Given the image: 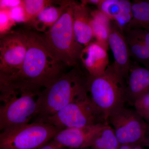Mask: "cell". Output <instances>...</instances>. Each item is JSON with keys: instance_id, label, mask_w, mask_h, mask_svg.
Returning a JSON list of instances; mask_svg holds the SVG:
<instances>
[{"instance_id": "d4e9b609", "label": "cell", "mask_w": 149, "mask_h": 149, "mask_svg": "<svg viewBox=\"0 0 149 149\" xmlns=\"http://www.w3.org/2000/svg\"><path fill=\"white\" fill-rule=\"evenodd\" d=\"M9 15L15 23H26V17L23 6L21 5L14 8L8 11Z\"/></svg>"}, {"instance_id": "8fae6325", "label": "cell", "mask_w": 149, "mask_h": 149, "mask_svg": "<svg viewBox=\"0 0 149 149\" xmlns=\"http://www.w3.org/2000/svg\"><path fill=\"white\" fill-rule=\"evenodd\" d=\"M108 44L114 57L113 63L126 83L132 61L130 50L124 33L112 21L111 24Z\"/></svg>"}, {"instance_id": "4fadbf2b", "label": "cell", "mask_w": 149, "mask_h": 149, "mask_svg": "<svg viewBox=\"0 0 149 149\" xmlns=\"http://www.w3.org/2000/svg\"><path fill=\"white\" fill-rule=\"evenodd\" d=\"M149 93V69L131 61L125 88L126 102L133 106L139 98Z\"/></svg>"}, {"instance_id": "d590c367", "label": "cell", "mask_w": 149, "mask_h": 149, "mask_svg": "<svg viewBox=\"0 0 149 149\" xmlns=\"http://www.w3.org/2000/svg\"></svg>"}, {"instance_id": "6da1fadb", "label": "cell", "mask_w": 149, "mask_h": 149, "mask_svg": "<svg viewBox=\"0 0 149 149\" xmlns=\"http://www.w3.org/2000/svg\"><path fill=\"white\" fill-rule=\"evenodd\" d=\"M27 50L21 68L15 74L22 89L40 92L63 74L65 65L57 60L45 42L42 33L24 32Z\"/></svg>"}, {"instance_id": "f546056e", "label": "cell", "mask_w": 149, "mask_h": 149, "mask_svg": "<svg viewBox=\"0 0 149 149\" xmlns=\"http://www.w3.org/2000/svg\"><path fill=\"white\" fill-rule=\"evenodd\" d=\"M132 146L127 144H120L118 149H131Z\"/></svg>"}, {"instance_id": "603a6c76", "label": "cell", "mask_w": 149, "mask_h": 149, "mask_svg": "<svg viewBox=\"0 0 149 149\" xmlns=\"http://www.w3.org/2000/svg\"><path fill=\"white\" fill-rule=\"evenodd\" d=\"M133 106L135 110L149 125V93L136 100Z\"/></svg>"}, {"instance_id": "44dd1931", "label": "cell", "mask_w": 149, "mask_h": 149, "mask_svg": "<svg viewBox=\"0 0 149 149\" xmlns=\"http://www.w3.org/2000/svg\"><path fill=\"white\" fill-rule=\"evenodd\" d=\"M20 89L21 86L15 74L0 70V101L14 95Z\"/></svg>"}, {"instance_id": "ffe728a7", "label": "cell", "mask_w": 149, "mask_h": 149, "mask_svg": "<svg viewBox=\"0 0 149 149\" xmlns=\"http://www.w3.org/2000/svg\"><path fill=\"white\" fill-rule=\"evenodd\" d=\"M119 143L111 127L106 124L93 141L91 149H118Z\"/></svg>"}, {"instance_id": "277c9868", "label": "cell", "mask_w": 149, "mask_h": 149, "mask_svg": "<svg viewBox=\"0 0 149 149\" xmlns=\"http://www.w3.org/2000/svg\"><path fill=\"white\" fill-rule=\"evenodd\" d=\"M72 1L60 18L50 29L42 33L46 45L60 62L68 67L79 65L84 47L78 42L73 30Z\"/></svg>"}, {"instance_id": "d6986e66", "label": "cell", "mask_w": 149, "mask_h": 149, "mask_svg": "<svg viewBox=\"0 0 149 149\" xmlns=\"http://www.w3.org/2000/svg\"><path fill=\"white\" fill-rule=\"evenodd\" d=\"M132 13L133 17L125 31L149 27V1H133Z\"/></svg>"}, {"instance_id": "83f0119b", "label": "cell", "mask_w": 149, "mask_h": 149, "mask_svg": "<svg viewBox=\"0 0 149 149\" xmlns=\"http://www.w3.org/2000/svg\"><path fill=\"white\" fill-rule=\"evenodd\" d=\"M141 28L143 29L144 41L149 51V27H144Z\"/></svg>"}, {"instance_id": "ac0fdd59", "label": "cell", "mask_w": 149, "mask_h": 149, "mask_svg": "<svg viewBox=\"0 0 149 149\" xmlns=\"http://www.w3.org/2000/svg\"><path fill=\"white\" fill-rule=\"evenodd\" d=\"M111 21L101 11L91 10V25L95 41L108 49V39Z\"/></svg>"}, {"instance_id": "8992f818", "label": "cell", "mask_w": 149, "mask_h": 149, "mask_svg": "<svg viewBox=\"0 0 149 149\" xmlns=\"http://www.w3.org/2000/svg\"><path fill=\"white\" fill-rule=\"evenodd\" d=\"M37 122L51 124L60 130L107 124L88 94L68 104L53 115Z\"/></svg>"}, {"instance_id": "52a82bcc", "label": "cell", "mask_w": 149, "mask_h": 149, "mask_svg": "<svg viewBox=\"0 0 149 149\" xmlns=\"http://www.w3.org/2000/svg\"><path fill=\"white\" fill-rule=\"evenodd\" d=\"M40 93L21 89L3 101L0 106V131L32 122L37 112Z\"/></svg>"}, {"instance_id": "5bb4252c", "label": "cell", "mask_w": 149, "mask_h": 149, "mask_svg": "<svg viewBox=\"0 0 149 149\" xmlns=\"http://www.w3.org/2000/svg\"><path fill=\"white\" fill-rule=\"evenodd\" d=\"M97 7L123 32L133 17L132 2L128 0H102Z\"/></svg>"}, {"instance_id": "4dcf8cb0", "label": "cell", "mask_w": 149, "mask_h": 149, "mask_svg": "<svg viewBox=\"0 0 149 149\" xmlns=\"http://www.w3.org/2000/svg\"><path fill=\"white\" fill-rule=\"evenodd\" d=\"M142 145H145L149 147V134H147L146 137L145 138Z\"/></svg>"}, {"instance_id": "836d02e7", "label": "cell", "mask_w": 149, "mask_h": 149, "mask_svg": "<svg viewBox=\"0 0 149 149\" xmlns=\"http://www.w3.org/2000/svg\"><path fill=\"white\" fill-rule=\"evenodd\" d=\"M80 149H91V148H84Z\"/></svg>"}, {"instance_id": "9c48e42d", "label": "cell", "mask_w": 149, "mask_h": 149, "mask_svg": "<svg viewBox=\"0 0 149 149\" xmlns=\"http://www.w3.org/2000/svg\"><path fill=\"white\" fill-rule=\"evenodd\" d=\"M27 50L24 32H10L0 39V70L15 74L21 68Z\"/></svg>"}, {"instance_id": "d6a6232c", "label": "cell", "mask_w": 149, "mask_h": 149, "mask_svg": "<svg viewBox=\"0 0 149 149\" xmlns=\"http://www.w3.org/2000/svg\"><path fill=\"white\" fill-rule=\"evenodd\" d=\"M149 134V125H148V134Z\"/></svg>"}, {"instance_id": "484cf974", "label": "cell", "mask_w": 149, "mask_h": 149, "mask_svg": "<svg viewBox=\"0 0 149 149\" xmlns=\"http://www.w3.org/2000/svg\"><path fill=\"white\" fill-rule=\"evenodd\" d=\"M22 0H0V11H8L21 5Z\"/></svg>"}, {"instance_id": "2e32d148", "label": "cell", "mask_w": 149, "mask_h": 149, "mask_svg": "<svg viewBox=\"0 0 149 149\" xmlns=\"http://www.w3.org/2000/svg\"><path fill=\"white\" fill-rule=\"evenodd\" d=\"M130 50L131 58L149 69V51L144 39L143 28H135L123 32Z\"/></svg>"}, {"instance_id": "30bf717a", "label": "cell", "mask_w": 149, "mask_h": 149, "mask_svg": "<svg viewBox=\"0 0 149 149\" xmlns=\"http://www.w3.org/2000/svg\"><path fill=\"white\" fill-rule=\"evenodd\" d=\"M106 124L63 129L57 133L52 140L63 148H90L93 141Z\"/></svg>"}, {"instance_id": "7a4b0ae2", "label": "cell", "mask_w": 149, "mask_h": 149, "mask_svg": "<svg viewBox=\"0 0 149 149\" xmlns=\"http://www.w3.org/2000/svg\"><path fill=\"white\" fill-rule=\"evenodd\" d=\"M88 76L79 65L64 72L50 86L42 90L38 95L37 112L32 122L50 117L68 104L88 95Z\"/></svg>"}, {"instance_id": "1f68e13d", "label": "cell", "mask_w": 149, "mask_h": 149, "mask_svg": "<svg viewBox=\"0 0 149 149\" xmlns=\"http://www.w3.org/2000/svg\"><path fill=\"white\" fill-rule=\"evenodd\" d=\"M140 145L132 146L131 149H143L142 147L139 146Z\"/></svg>"}, {"instance_id": "e575fe53", "label": "cell", "mask_w": 149, "mask_h": 149, "mask_svg": "<svg viewBox=\"0 0 149 149\" xmlns=\"http://www.w3.org/2000/svg\"><path fill=\"white\" fill-rule=\"evenodd\" d=\"M4 35H0V39H1V38Z\"/></svg>"}, {"instance_id": "ba28073f", "label": "cell", "mask_w": 149, "mask_h": 149, "mask_svg": "<svg viewBox=\"0 0 149 149\" xmlns=\"http://www.w3.org/2000/svg\"><path fill=\"white\" fill-rule=\"evenodd\" d=\"M107 123L112 128L120 145H141L148 134L147 123L134 109L125 106L111 113Z\"/></svg>"}, {"instance_id": "f1b7e54d", "label": "cell", "mask_w": 149, "mask_h": 149, "mask_svg": "<svg viewBox=\"0 0 149 149\" xmlns=\"http://www.w3.org/2000/svg\"><path fill=\"white\" fill-rule=\"evenodd\" d=\"M81 1L86 5L91 4L97 6L102 1V0H83V1Z\"/></svg>"}, {"instance_id": "e0dca14e", "label": "cell", "mask_w": 149, "mask_h": 149, "mask_svg": "<svg viewBox=\"0 0 149 149\" xmlns=\"http://www.w3.org/2000/svg\"><path fill=\"white\" fill-rule=\"evenodd\" d=\"M72 1L59 2V6L52 5L47 7L35 19L32 24L35 31L45 33L50 29L60 18L64 11L70 5Z\"/></svg>"}, {"instance_id": "5b68a950", "label": "cell", "mask_w": 149, "mask_h": 149, "mask_svg": "<svg viewBox=\"0 0 149 149\" xmlns=\"http://www.w3.org/2000/svg\"><path fill=\"white\" fill-rule=\"evenodd\" d=\"M60 129L42 122H32L0 131V149H38L52 141Z\"/></svg>"}, {"instance_id": "7402d4cb", "label": "cell", "mask_w": 149, "mask_h": 149, "mask_svg": "<svg viewBox=\"0 0 149 149\" xmlns=\"http://www.w3.org/2000/svg\"><path fill=\"white\" fill-rule=\"evenodd\" d=\"M50 0H22V5L25 11L26 23L32 25L35 19L47 7L52 5Z\"/></svg>"}, {"instance_id": "9a60e30c", "label": "cell", "mask_w": 149, "mask_h": 149, "mask_svg": "<svg viewBox=\"0 0 149 149\" xmlns=\"http://www.w3.org/2000/svg\"><path fill=\"white\" fill-rule=\"evenodd\" d=\"M72 21L74 35L78 42L85 47L93 42L94 37L91 25V10L82 2H73Z\"/></svg>"}, {"instance_id": "7c38bea8", "label": "cell", "mask_w": 149, "mask_h": 149, "mask_svg": "<svg viewBox=\"0 0 149 149\" xmlns=\"http://www.w3.org/2000/svg\"><path fill=\"white\" fill-rule=\"evenodd\" d=\"M107 50L95 41L84 47L80 54V61L88 75L99 76L106 70L109 65Z\"/></svg>"}, {"instance_id": "4316f807", "label": "cell", "mask_w": 149, "mask_h": 149, "mask_svg": "<svg viewBox=\"0 0 149 149\" xmlns=\"http://www.w3.org/2000/svg\"><path fill=\"white\" fill-rule=\"evenodd\" d=\"M53 140L38 149H64Z\"/></svg>"}, {"instance_id": "cb8c5ba5", "label": "cell", "mask_w": 149, "mask_h": 149, "mask_svg": "<svg viewBox=\"0 0 149 149\" xmlns=\"http://www.w3.org/2000/svg\"><path fill=\"white\" fill-rule=\"evenodd\" d=\"M16 23L11 18L7 11H0V35H5L10 32Z\"/></svg>"}, {"instance_id": "3957f363", "label": "cell", "mask_w": 149, "mask_h": 149, "mask_svg": "<svg viewBox=\"0 0 149 149\" xmlns=\"http://www.w3.org/2000/svg\"><path fill=\"white\" fill-rule=\"evenodd\" d=\"M87 85L91 101L106 123L111 113L125 106L126 81L113 62L101 75H88Z\"/></svg>"}]
</instances>
